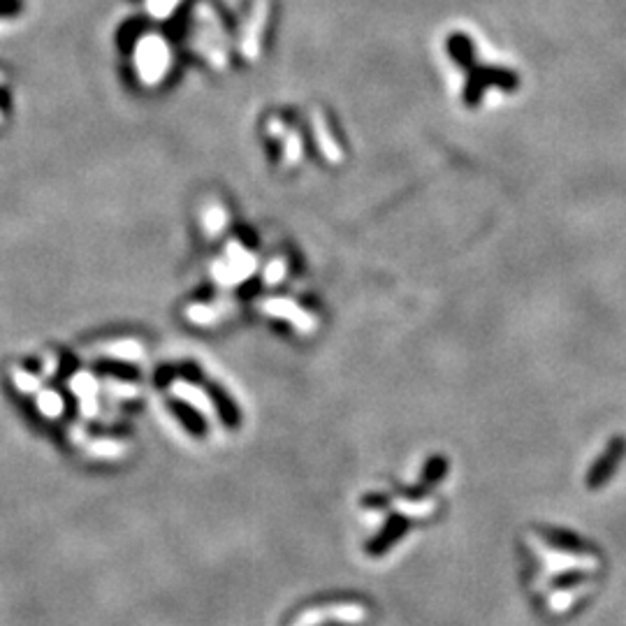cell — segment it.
Returning a JSON list of instances; mask_svg holds the SVG:
<instances>
[{
    "mask_svg": "<svg viewBox=\"0 0 626 626\" xmlns=\"http://www.w3.org/2000/svg\"><path fill=\"white\" fill-rule=\"evenodd\" d=\"M24 10V0H0V17H12Z\"/></svg>",
    "mask_w": 626,
    "mask_h": 626,
    "instance_id": "1",
    "label": "cell"
}]
</instances>
